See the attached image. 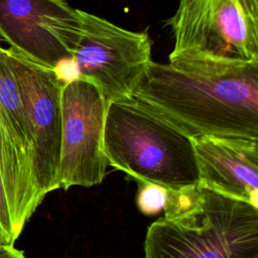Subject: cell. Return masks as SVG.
<instances>
[{
    "mask_svg": "<svg viewBox=\"0 0 258 258\" xmlns=\"http://www.w3.org/2000/svg\"><path fill=\"white\" fill-rule=\"evenodd\" d=\"M132 97L191 138L258 139V62L190 66L151 60Z\"/></svg>",
    "mask_w": 258,
    "mask_h": 258,
    "instance_id": "6da1fadb",
    "label": "cell"
},
{
    "mask_svg": "<svg viewBox=\"0 0 258 258\" xmlns=\"http://www.w3.org/2000/svg\"><path fill=\"white\" fill-rule=\"evenodd\" d=\"M103 147L108 163L137 181L199 185L192 138L134 97L108 102Z\"/></svg>",
    "mask_w": 258,
    "mask_h": 258,
    "instance_id": "7a4b0ae2",
    "label": "cell"
},
{
    "mask_svg": "<svg viewBox=\"0 0 258 258\" xmlns=\"http://www.w3.org/2000/svg\"><path fill=\"white\" fill-rule=\"evenodd\" d=\"M145 258H258V209L201 187L195 203L153 222Z\"/></svg>",
    "mask_w": 258,
    "mask_h": 258,
    "instance_id": "3957f363",
    "label": "cell"
},
{
    "mask_svg": "<svg viewBox=\"0 0 258 258\" xmlns=\"http://www.w3.org/2000/svg\"><path fill=\"white\" fill-rule=\"evenodd\" d=\"M165 24L173 37L170 63L258 62V0H178Z\"/></svg>",
    "mask_w": 258,
    "mask_h": 258,
    "instance_id": "277c9868",
    "label": "cell"
},
{
    "mask_svg": "<svg viewBox=\"0 0 258 258\" xmlns=\"http://www.w3.org/2000/svg\"><path fill=\"white\" fill-rule=\"evenodd\" d=\"M81 31L72 60L79 77L96 84L110 101L130 98L152 60L147 31H131L79 9Z\"/></svg>",
    "mask_w": 258,
    "mask_h": 258,
    "instance_id": "5b68a950",
    "label": "cell"
},
{
    "mask_svg": "<svg viewBox=\"0 0 258 258\" xmlns=\"http://www.w3.org/2000/svg\"><path fill=\"white\" fill-rule=\"evenodd\" d=\"M60 107L59 188L101 183L109 165L103 147L108 100L96 84L78 76L63 84Z\"/></svg>",
    "mask_w": 258,
    "mask_h": 258,
    "instance_id": "8992f818",
    "label": "cell"
},
{
    "mask_svg": "<svg viewBox=\"0 0 258 258\" xmlns=\"http://www.w3.org/2000/svg\"><path fill=\"white\" fill-rule=\"evenodd\" d=\"M29 132L32 168L40 198L57 188L61 145V89L66 81L53 70L8 48Z\"/></svg>",
    "mask_w": 258,
    "mask_h": 258,
    "instance_id": "52a82bcc",
    "label": "cell"
},
{
    "mask_svg": "<svg viewBox=\"0 0 258 258\" xmlns=\"http://www.w3.org/2000/svg\"><path fill=\"white\" fill-rule=\"evenodd\" d=\"M80 31L79 9L66 0H0V38L41 66L72 59Z\"/></svg>",
    "mask_w": 258,
    "mask_h": 258,
    "instance_id": "ba28073f",
    "label": "cell"
},
{
    "mask_svg": "<svg viewBox=\"0 0 258 258\" xmlns=\"http://www.w3.org/2000/svg\"><path fill=\"white\" fill-rule=\"evenodd\" d=\"M192 143L199 185L257 208L258 139L196 136Z\"/></svg>",
    "mask_w": 258,
    "mask_h": 258,
    "instance_id": "9c48e42d",
    "label": "cell"
},
{
    "mask_svg": "<svg viewBox=\"0 0 258 258\" xmlns=\"http://www.w3.org/2000/svg\"><path fill=\"white\" fill-rule=\"evenodd\" d=\"M167 199V188L156 183L138 181L136 204L139 211L146 216H153L163 211Z\"/></svg>",
    "mask_w": 258,
    "mask_h": 258,
    "instance_id": "30bf717a",
    "label": "cell"
},
{
    "mask_svg": "<svg viewBox=\"0 0 258 258\" xmlns=\"http://www.w3.org/2000/svg\"><path fill=\"white\" fill-rule=\"evenodd\" d=\"M16 240L0 172V246H13Z\"/></svg>",
    "mask_w": 258,
    "mask_h": 258,
    "instance_id": "8fae6325",
    "label": "cell"
},
{
    "mask_svg": "<svg viewBox=\"0 0 258 258\" xmlns=\"http://www.w3.org/2000/svg\"><path fill=\"white\" fill-rule=\"evenodd\" d=\"M0 258H26L24 252L14 246H0Z\"/></svg>",
    "mask_w": 258,
    "mask_h": 258,
    "instance_id": "7c38bea8",
    "label": "cell"
}]
</instances>
